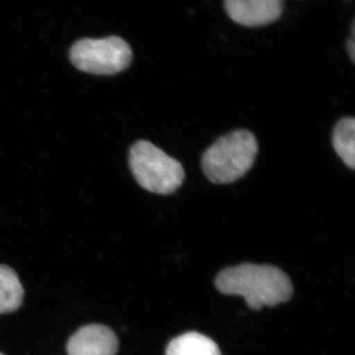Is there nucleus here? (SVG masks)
I'll return each mask as SVG.
<instances>
[{
    "label": "nucleus",
    "instance_id": "nucleus-1",
    "mask_svg": "<svg viewBox=\"0 0 355 355\" xmlns=\"http://www.w3.org/2000/svg\"><path fill=\"white\" fill-rule=\"evenodd\" d=\"M216 286L226 295L242 296L253 310L282 304L293 295L288 275L270 265L242 263L225 268L217 275Z\"/></svg>",
    "mask_w": 355,
    "mask_h": 355
},
{
    "label": "nucleus",
    "instance_id": "nucleus-2",
    "mask_svg": "<svg viewBox=\"0 0 355 355\" xmlns=\"http://www.w3.org/2000/svg\"><path fill=\"white\" fill-rule=\"evenodd\" d=\"M258 150L256 137L249 130H237L227 133L203 154V173L211 183H233L253 167Z\"/></svg>",
    "mask_w": 355,
    "mask_h": 355
},
{
    "label": "nucleus",
    "instance_id": "nucleus-3",
    "mask_svg": "<svg viewBox=\"0 0 355 355\" xmlns=\"http://www.w3.org/2000/svg\"><path fill=\"white\" fill-rule=\"evenodd\" d=\"M128 163L135 181L150 193L171 195L184 183L183 165L147 140L133 144Z\"/></svg>",
    "mask_w": 355,
    "mask_h": 355
},
{
    "label": "nucleus",
    "instance_id": "nucleus-4",
    "mask_svg": "<svg viewBox=\"0 0 355 355\" xmlns=\"http://www.w3.org/2000/svg\"><path fill=\"white\" fill-rule=\"evenodd\" d=\"M69 58L77 69L95 76H114L130 67L132 51L116 36L83 39L70 49Z\"/></svg>",
    "mask_w": 355,
    "mask_h": 355
},
{
    "label": "nucleus",
    "instance_id": "nucleus-5",
    "mask_svg": "<svg viewBox=\"0 0 355 355\" xmlns=\"http://www.w3.org/2000/svg\"><path fill=\"white\" fill-rule=\"evenodd\" d=\"M224 7L237 24L256 28L279 20L284 12V0H224Z\"/></svg>",
    "mask_w": 355,
    "mask_h": 355
},
{
    "label": "nucleus",
    "instance_id": "nucleus-6",
    "mask_svg": "<svg viewBox=\"0 0 355 355\" xmlns=\"http://www.w3.org/2000/svg\"><path fill=\"white\" fill-rule=\"evenodd\" d=\"M119 340L113 331L103 324H88L79 329L67 343L69 355H116Z\"/></svg>",
    "mask_w": 355,
    "mask_h": 355
},
{
    "label": "nucleus",
    "instance_id": "nucleus-7",
    "mask_svg": "<svg viewBox=\"0 0 355 355\" xmlns=\"http://www.w3.org/2000/svg\"><path fill=\"white\" fill-rule=\"evenodd\" d=\"M166 355H222L216 342L196 331L175 338L168 345Z\"/></svg>",
    "mask_w": 355,
    "mask_h": 355
},
{
    "label": "nucleus",
    "instance_id": "nucleus-8",
    "mask_svg": "<svg viewBox=\"0 0 355 355\" xmlns=\"http://www.w3.org/2000/svg\"><path fill=\"white\" fill-rule=\"evenodd\" d=\"M23 296L24 289L17 273L10 266L0 265V314L18 310Z\"/></svg>",
    "mask_w": 355,
    "mask_h": 355
},
{
    "label": "nucleus",
    "instance_id": "nucleus-9",
    "mask_svg": "<svg viewBox=\"0 0 355 355\" xmlns=\"http://www.w3.org/2000/svg\"><path fill=\"white\" fill-rule=\"evenodd\" d=\"M333 146L338 157L349 169L355 168V120L343 118L333 132Z\"/></svg>",
    "mask_w": 355,
    "mask_h": 355
},
{
    "label": "nucleus",
    "instance_id": "nucleus-10",
    "mask_svg": "<svg viewBox=\"0 0 355 355\" xmlns=\"http://www.w3.org/2000/svg\"><path fill=\"white\" fill-rule=\"evenodd\" d=\"M347 51H349V53L350 58H352V62H354L355 44L354 37H352V39H349V41H347Z\"/></svg>",
    "mask_w": 355,
    "mask_h": 355
},
{
    "label": "nucleus",
    "instance_id": "nucleus-11",
    "mask_svg": "<svg viewBox=\"0 0 355 355\" xmlns=\"http://www.w3.org/2000/svg\"><path fill=\"white\" fill-rule=\"evenodd\" d=\"M0 355H4V354H0Z\"/></svg>",
    "mask_w": 355,
    "mask_h": 355
}]
</instances>
